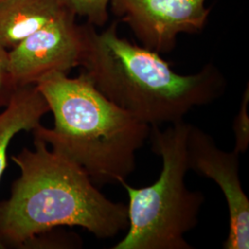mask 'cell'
Returning <instances> with one entry per match:
<instances>
[{"instance_id":"6da1fadb","label":"cell","mask_w":249,"mask_h":249,"mask_svg":"<svg viewBox=\"0 0 249 249\" xmlns=\"http://www.w3.org/2000/svg\"><path fill=\"white\" fill-rule=\"evenodd\" d=\"M20 170L0 203V241L24 248L59 226H79L109 239L128 226L127 206L100 192L88 174L35 138V149L11 157Z\"/></svg>"},{"instance_id":"7a4b0ae2","label":"cell","mask_w":249,"mask_h":249,"mask_svg":"<svg viewBox=\"0 0 249 249\" xmlns=\"http://www.w3.org/2000/svg\"><path fill=\"white\" fill-rule=\"evenodd\" d=\"M118 21L97 32L85 24L81 66L95 87L117 107L150 126L176 124L195 107L221 98L227 82L208 63L195 74L181 75L159 53L118 35Z\"/></svg>"},{"instance_id":"3957f363","label":"cell","mask_w":249,"mask_h":249,"mask_svg":"<svg viewBox=\"0 0 249 249\" xmlns=\"http://www.w3.org/2000/svg\"><path fill=\"white\" fill-rule=\"evenodd\" d=\"M36 88L53 113V128L34 136L80 165L94 184H120L136 169V153L151 126L107 99L84 71L77 78L53 73Z\"/></svg>"},{"instance_id":"277c9868","label":"cell","mask_w":249,"mask_h":249,"mask_svg":"<svg viewBox=\"0 0 249 249\" xmlns=\"http://www.w3.org/2000/svg\"><path fill=\"white\" fill-rule=\"evenodd\" d=\"M191 124H169L164 130L151 126V151L161 159L160 177L148 187L120 184L128 196V226L124 238L113 249H193L186 234L198 223L205 197L188 189L187 134Z\"/></svg>"},{"instance_id":"5b68a950","label":"cell","mask_w":249,"mask_h":249,"mask_svg":"<svg viewBox=\"0 0 249 249\" xmlns=\"http://www.w3.org/2000/svg\"><path fill=\"white\" fill-rule=\"evenodd\" d=\"M85 24L68 10L9 50V69L18 87L36 85L53 73L80 67L85 52Z\"/></svg>"},{"instance_id":"8992f818","label":"cell","mask_w":249,"mask_h":249,"mask_svg":"<svg viewBox=\"0 0 249 249\" xmlns=\"http://www.w3.org/2000/svg\"><path fill=\"white\" fill-rule=\"evenodd\" d=\"M206 0H110L109 9L127 24L142 46L170 53L181 34L200 33L211 9Z\"/></svg>"},{"instance_id":"52a82bcc","label":"cell","mask_w":249,"mask_h":249,"mask_svg":"<svg viewBox=\"0 0 249 249\" xmlns=\"http://www.w3.org/2000/svg\"><path fill=\"white\" fill-rule=\"evenodd\" d=\"M189 170L214 181L226 199L229 213V232L224 249H249V199L243 190L237 151L220 149L213 138L194 124L187 134Z\"/></svg>"},{"instance_id":"ba28073f","label":"cell","mask_w":249,"mask_h":249,"mask_svg":"<svg viewBox=\"0 0 249 249\" xmlns=\"http://www.w3.org/2000/svg\"><path fill=\"white\" fill-rule=\"evenodd\" d=\"M68 10L65 0H0V46L14 48Z\"/></svg>"},{"instance_id":"9c48e42d","label":"cell","mask_w":249,"mask_h":249,"mask_svg":"<svg viewBox=\"0 0 249 249\" xmlns=\"http://www.w3.org/2000/svg\"><path fill=\"white\" fill-rule=\"evenodd\" d=\"M49 112V107L36 85L18 87L9 105L0 113V180L7 166L8 148L20 131L34 130ZM5 247L0 241V249Z\"/></svg>"},{"instance_id":"30bf717a","label":"cell","mask_w":249,"mask_h":249,"mask_svg":"<svg viewBox=\"0 0 249 249\" xmlns=\"http://www.w3.org/2000/svg\"><path fill=\"white\" fill-rule=\"evenodd\" d=\"M68 8L77 17L86 18L95 27H104L109 18L110 0H65Z\"/></svg>"},{"instance_id":"8fae6325","label":"cell","mask_w":249,"mask_h":249,"mask_svg":"<svg viewBox=\"0 0 249 249\" xmlns=\"http://www.w3.org/2000/svg\"><path fill=\"white\" fill-rule=\"evenodd\" d=\"M249 85L245 89L239 111L235 116L232 124V129L235 137L234 151L238 153L247 151L249 145Z\"/></svg>"},{"instance_id":"7c38bea8","label":"cell","mask_w":249,"mask_h":249,"mask_svg":"<svg viewBox=\"0 0 249 249\" xmlns=\"http://www.w3.org/2000/svg\"><path fill=\"white\" fill-rule=\"evenodd\" d=\"M18 88L9 69V50L0 46V108L9 105Z\"/></svg>"}]
</instances>
